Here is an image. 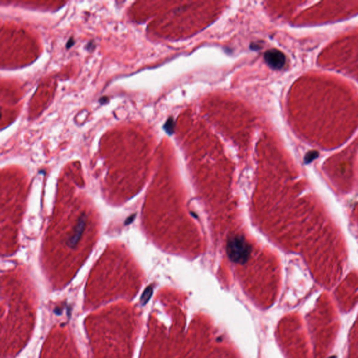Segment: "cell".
<instances>
[{
    "label": "cell",
    "instance_id": "cell-1",
    "mask_svg": "<svg viewBox=\"0 0 358 358\" xmlns=\"http://www.w3.org/2000/svg\"><path fill=\"white\" fill-rule=\"evenodd\" d=\"M251 248L241 236H234L229 239L227 245V253L230 259L235 263L244 264L250 254Z\"/></svg>",
    "mask_w": 358,
    "mask_h": 358
},
{
    "label": "cell",
    "instance_id": "cell-2",
    "mask_svg": "<svg viewBox=\"0 0 358 358\" xmlns=\"http://www.w3.org/2000/svg\"><path fill=\"white\" fill-rule=\"evenodd\" d=\"M86 222H87V215H85V213H83L80 215L79 220L77 221V223L74 227L73 233H72L71 236H70V237L69 238L67 241V244L69 248H74L78 246V244L79 243L83 231H84L85 228Z\"/></svg>",
    "mask_w": 358,
    "mask_h": 358
},
{
    "label": "cell",
    "instance_id": "cell-3",
    "mask_svg": "<svg viewBox=\"0 0 358 358\" xmlns=\"http://www.w3.org/2000/svg\"><path fill=\"white\" fill-rule=\"evenodd\" d=\"M264 57L267 64L273 69H281L285 65V56L278 50H268L264 53Z\"/></svg>",
    "mask_w": 358,
    "mask_h": 358
},
{
    "label": "cell",
    "instance_id": "cell-4",
    "mask_svg": "<svg viewBox=\"0 0 358 358\" xmlns=\"http://www.w3.org/2000/svg\"><path fill=\"white\" fill-rule=\"evenodd\" d=\"M174 127H175V123L173 118L170 117L168 120H167L164 125V129L167 133L169 134H172L174 131Z\"/></svg>",
    "mask_w": 358,
    "mask_h": 358
},
{
    "label": "cell",
    "instance_id": "cell-5",
    "mask_svg": "<svg viewBox=\"0 0 358 358\" xmlns=\"http://www.w3.org/2000/svg\"><path fill=\"white\" fill-rule=\"evenodd\" d=\"M75 43H76V41H75V39L73 36L70 37V38L69 39V40L67 42V44H66V48L67 49H69L71 48L72 46H74V45L75 44Z\"/></svg>",
    "mask_w": 358,
    "mask_h": 358
},
{
    "label": "cell",
    "instance_id": "cell-6",
    "mask_svg": "<svg viewBox=\"0 0 358 358\" xmlns=\"http://www.w3.org/2000/svg\"><path fill=\"white\" fill-rule=\"evenodd\" d=\"M94 45H95V44H94V41H89V42L88 43L85 48L87 51H93L94 49V48H95V46H94Z\"/></svg>",
    "mask_w": 358,
    "mask_h": 358
},
{
    "label": "cell",
    "instance_id": "cell-7",
    "mask_svg": "<svg viewBox=\"0 0 358 358\" xmlns=\"http://www.w3.org/2000/svg\"><path fill=\"white\" fill-rule=\"evenodd\" d=\"M99 102L101 104H106V102H109V97H102L99 99Z\"/></svg>",
    "mask_w": 358,
    "mask_h": 358
},
{
    "label": "cell",
    "instance_id": "cell-8",
    "mask_svg": "<svg viewBox=\"0 0 358 358\" xmlns=\"http://www.w3.org/2000/svg\"><path fill=\"white\" fill-rule=\"evenodd\" d=\"M134 217H135V215L134 216V215H132V216H130V217L127 219L126 222H125V225H128L129 223H131L132 220H133V219L134 218Z\"/></svg>",
    "mask_w": 358,
    "mask_h": 358
},
{
    "label": "cell",
    "instance_id": "cell-9",
    "mask_svg": "<svg viewBox=\"0 0 358 358\" xmlns=\"http://www.w3.org/2000/svg\"><path fill=\"white\" fill-rule=\"evenodd\" d=\"M331 358H334V357H331Z\"/></svg>",
    "mask_w": 358,
    "mask_h": 358
}]
</instances>
